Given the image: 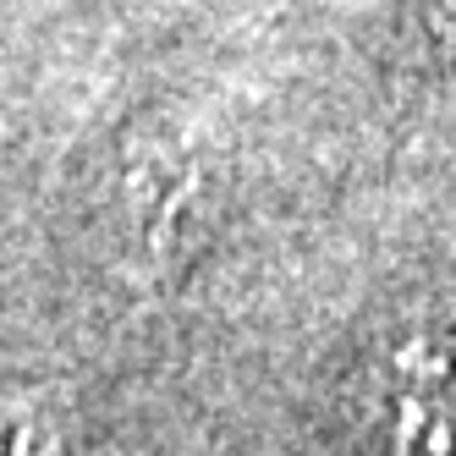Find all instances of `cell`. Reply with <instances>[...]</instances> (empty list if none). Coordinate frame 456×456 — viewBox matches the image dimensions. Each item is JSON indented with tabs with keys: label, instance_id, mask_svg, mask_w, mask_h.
<instances>
[{
	"label": "cell",
	"instance_id": "1",
	"mask_svg": "<svg viewBox=\"0 0 456 456\" xmlns=\"http://www.w3.org/2000/svg\"><path fill=\"white\" fill-rule=\"evenodd\" d=\"M204 199V166L192 143L143 138L121 154L116 176V225L143 258H171L187 242Z\"/></svg>",
	"mask_w": 456,
	"mask_h": 456
},
{
	"label": "cell",
	"instance_id": "2",
	"mask_svg": "<svg viewBox=\"0 0 456 456\" xmlns=\"http://www.w3.org/2000/svg\"><path fill=\"white\" fill-rule=\"evenodd\" d=\"M0 456H67V429L39 402H0Z\"/></svg>",
	"mask_w": 456,
	"mask_h": 456
},
{
	"label": "cell",
	"instance_id": "3",
	"mask_svg": "<svg viewBox=\"0 0 456 456\" xmlns=\"http://www.w3.org/2000/svg\"><path fill=\"white\" fill-rule=\"evenodd\" d=\"M418 22H423L429 50L445 67H456V0H418Z\"/></svg>",
	"mask_w": 456,
	"mask_h": 456
}]
</instances>
